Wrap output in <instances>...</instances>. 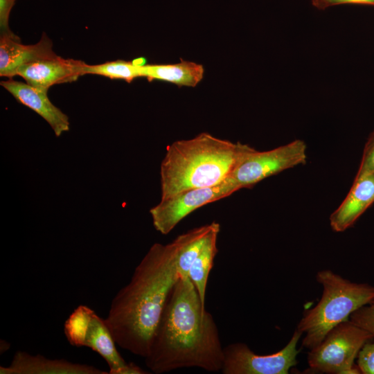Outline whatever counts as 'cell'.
Returning a JSON list of instances; mask_svg holds the SVG:
<instances>
[{"label":"cell","instance_id":"d6986e66","mask_svg":"<svg viewBox=\"0 0 374 374\" xmlns=\"http://www.w3.org/2000/svg\"><path fill=\"white\" fill-rule=\"evenodd\" d=\"M349 320L374 337V300L353 312Z\"/></svg>","mask_w":374,"mask_h":374},{"label":"cell","instance_id":"44dd1931","mask_svg":"<svg viewBox=\"0 0 374 374\" xmlns=\"http://www.w3.org/2000/svg\"><path fill=\"white\" fill-rule=\"evenodd\" d=\"M357 363L361 373L374 374V343L367 341L362 346Z\"/></svg>","mask_w":374,"mask_h":374},{"label":"cell","instance_id":"277c9868","mask_svg":"<svg viewBox=\"0 0 374 374\" xmlns=\"http://www.w3.org/2000/svg\"><path fill=\"white\" fill-rule=\"evenodd\" d=\"M316 280L323 286L320 301L306 310L296 330L305 333L302 346L312 349L338 324L374 300V286L351 282L331 270H321Z\"/></svg>","mask_w":374,"mask_h":374},{"label":"cell","instance_id":"603a6c76","mask_svg":"<svg viewBox=\"0 0 374 374\" xmlns=\"http://www.w3.org/2000/svg\"><path fill=\"white\" fill-rule=\"evenodd\" d=\"M314 7L324 10L332 6L344 4H361L374 6V0H312Z\"/></svg>","mask_w":374,"mask_h":374},{"label":"cell","instance_id":"6da1fadb","mask_svg":"<svg viewBox=\"0 0 374 374\" xmlns=\"http://www.w3.org/2000/svg\"><path fill=\"white\" fill-rule=\"evenodd\" d=\"M223 361L224 348L213 315L189 277H180L164 307L145 365L156 374L192 367L217 372Z\"/></svg>","mask_w":374,"mask_h":374},{"label":"cell","instance_id":"5b68a950","mask_svg":"<svg viewBox=\"0 0 374 374\" xmlns=\"http://www.w3.org/2000/svg\"><path fill=\"white\" fill-rule=\"evenodd\" d=\"M373 338L372 334L351 321H343L310 349L308 355V370L317 373H361L354 361L362 346Z\"/></svg>","mask_w":374,"mask_h":374},{"label":"cell","instance_id":"e0dca14e","mask_svg":"<svg viewBox=\"0 0 374 374\" xmlns=\"http://www.w3.org/2000/svg\"><path fill=\"white\" fill-rule=\"evenodd\" d=\"M95 313L89 307L80 305L67 318L64 325V332L71 346H84L87 334Z\"/></svg>","mask_w":374,"mask_h":374},{"label":"cell","instance_id":"3957f363","mask_svg":"<svg viewBox=\"0 0 374 374\" xmlns=\"http://www.w3.org/2000/svg\"><path fill=\"white\" fill-rule=\"evenodd\" d=\"M252 147L202 132L167 147L160 166L161 199L225 181Z\"/></svg>","mask_w":374,"mask_h":374},{"label":"cell","instance_id":"52a82bcc","mask_svg":"<svg viewBox=\"0 0 374 374\" xmlns=\"http://www.w3.org/2000/svg\"><path fill=\"white\" fill-rule=\"evenodd\" d=\"M302 332L296 330L286 346L270 355H257L244 343L224 348L223 374H287L297 364V343Z\"/></svg>","mask_w":374,"mask_h":374},{"label":"cell","instance_id":"ac0fdd59","mask_svg":"<svg viewBox=\"0 0 374 374\" xmlns=\"http://www.w3.org/2000/svg\"><path fill=\"white\" fill-rule=\"evenodd\" d=\"M83 74L103 75L130 82L136 78L142 77L141 64L123 60L107 62L95 65L85 64Z\"/></svg>","mask_w":374,"mask_h":374},{"label":"cell","instance_id":"8fae6325","mask_svg":"<svg viewBox=\"0 0 374 374\" xmlns=\"http://www.w3.org/2000/svg\"><path fill=\"white\" fill-rule=\"evenodd\" d=\"M1 374H109L92 365L64 359H49L41 355L17 351L9 366H0Z\"/></svg>","mask_w":374,"mask_h":374},{"label":"cell","instance_id":"2e32d148","mask_svg":"<svg viewBox=\"0 0 374 374\" xmlns=\"http://www.w3.org/2000/svg\"><path fill=\"white\" fill-rule=\"evenodd\" d=\"M220 231L219 224L208 235L202 251L192 263L188 271V276L193 283L204 305L208 276L217 253V240Z\"/></svg>","mask_w":374,"mask_h":374},{"label":"cell","instance_id":"5bb4252c","mask_svg":"<svg viewBox=\"0 0 374 374\" xmlns=\"http://www.w3.org/2000/svg\"><path fill=\"white\" fill-rule=\"evenodd\" d=\"M116 341L105 319L95 313L87 334L84 346L100 355L109 366V374L150 373L133 362H126L116 348Z\"/></svg>","mask_w":374,"mask_h":374},{"label":"cell","instance_id":"7c38bea8","mask_svg":"<svg viewBox=\"0 0 374 374\" xmlns=\"http://www.w3.org/2000/svg\"><path fill=\"white\" fill-rule=\"evenodd\" d=\"M56 56L53 42L45 33L37 44L32 45L21 44L17 36L1 35L0 75L12 78L21 66Z\"/></svg>","mask_w":374,"mask_h":374},{"label":"cell","instance_id":"9a60e30c","mask_svg":"<svg viewBox=\"0 0 374 374\" xmlns=\"http://www.w3.org/2000/svg\"><path fill=\"white\" fill-rule=\"evenodd\" d=\"M204 73L202 64L184 60L177 64L141 65L142 77L178 86L195 87L202 80Z\"/></svg>","mask_w":374,"mask_h":374},{"label":"cell","instance_id":"4fadbf2b","mask_svg":"<svg viewBox=\"0 0 374 374\" xmlns=\"http://www.w3.org/2000/svg\"><path fill=\"white\" fill-rule=\"evenodd\" d=\"M374 203V174L355 177L353 186L340 206L330 215V224L335 232L352 226Z\"/></svg>","mask_w":374,"mask_h":374},{"label":"cell","instance_id":"7a4b0ae2","mask_svg":"<svg viewBox=\"0 0 374 374\" xmlns=\"http://www.w3.org/2000/svg\"><path fill=\"white\" fill-rule=\"evenodd\" d=\"M174 239L154 243L135 267L129 283L113 298L105 319L116 344L145 357L169 295L180 278Z\"/></svg>","mask_w":374,"mask_h":374},{"label":"cell","instance_id":"9c48e42d","mask_svg":"<svg viewBox=\"0 0 374 374\" xmlns=\"http://www.w3.org/2000/svg\"><path fill=\"white\" fill-rule=\"evenodd\" d=\"M86 63L74 59H65L60 56L38 60L21 66L17 75L23 78L28 84L45 89L56 84L75 81L83 75Z\"/></svg>","mask_w":374,"mask_h":374},{"label":"cell","instance_id":"ba28073f","mask_svg":"<svg viewBox=\"0 0 374 374\" xmlns=\"http://www.w3.org/2000/svg\"><path fill=\"white\" fill-rule=\"evenodd\" d=\"M237 190L236 186L228 177L221 184L212 187L193 188L161 199L150 210L153 226L160 233L167 235L184 218L197 208L225 198Z\"/></svg>","mask_w":374,"mask_h":374},{"label":"cell","instance_id":"30bf717a","mask_svg":"<svg viewBox=\"0 0 374 374\" xmlns=\"http://www.w3.org/2000/svg\"><path fill=\"white\" fill-rule=\"evenodd\" d=\"M1 85L22 105L42 117L51 126L56 136L70 128L68 116L49 100L48 91L33 87L28 83L13 80L1 81Z\"/></svg>","mask_w":374,"mask_h":374},{"label":"cell","instance_id":"8992f818","mask_svg":"<svg viewBox=\"0 0 374 374\" xmlns=\"http://www.w3.org/2000/svg\"><path fill=\"white\" fill-rule=\"evenodd\" d=\"M306 159L305 143L299 139L267 151L251 148L229 177L238 190L249 188L269 177L305 163Z\"/></svg>","mask_w":374,"mask_h":374},{"label":"cell","instance_id":"ffe728a7","mask_svg":"<svg viewBox=\"0 0 374 374\" xmlns=\"http://www.w3.org/2000/svg\"><path fill=\"white\" fill-rule=\"evenodd\" d=\"M368 174H374V132L371 134L365 144L356 177Z\"/></svg>","mask_w":374,"mask_h":374},{"label":"cell","instance_id":"7402d4cb","mask_svg":"<svg viewBox=\"0 0 374 374\" xmlns=\"http://www.w3.org/2000/svg\"><path fill=\"white\" fill-rule=\"evenodd\" d=\"M16 0H0L1 35L16 37L9 28V16Z\"/></svg>","mask_w":374,"mask_h":374}]
</instances>
